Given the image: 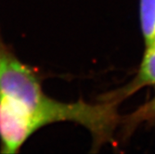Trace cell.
Masks as SVG:
<instances>
[{"instance_id":"1","label":"cell","mask_w":155,"mask_h":154,"mask_svg":"<svg viewBox=\"0 0 155 154\" xmlns=\"http://www.w3.org/2000/svg\"><path fill=\"white\" fill-rule=\"evenodd\" d=\"M114 101L65 103L48 97L32 70L0 46V139L2 153H16L31 135L57 122L87 128L97 145L111 138L119 123Z\"/></svg>"},{"instance_id":"2","label":"cell","mask_w":155,"mask_h":154,"mask_svg":"<svg viewBox=\"0 0 155 154\" xmlns=\"http://www.w3.org/2000/svg\"><path fill=\"white\" fill-rule=\"evenodd\" d=\"M151 85L155 86V41L152 46L147 48L138 74L127 90L133 92L137 88Z\"/></svg>"},{"instance_id":"3","label":"cell","mask_w":155,"mask_h":154,"mask_svg":"<svg viewBox=\"0 0 155 154\" xmlns=\"http://www.w3.org/2000/svg\"><path fill=\"white\" fill-rule=\"evenodd\" d=\"M140 23L146 48L155 41V0H140Z\"/></svg>"},{"instance_id":"4","label":"cell","mask_w":155,"mask_h":154,"mask_svg":"<svg viewBox=\"0 0 155 154\" xmlns=\"http://www.w3.org/2000/svg\"><path fill=\"white\" fill-rule=\"evenodd\" d=\"M151 122H155V96L149 102L145 103L144 105H142V107H140L138 110L134 111L128 117L124 119V123L126 128L128 126L134 128L136 125L141 123Z\"/></svg>"},{"instance_id":"5","label":"cell","mask_w":155,"mask_h":154,"mask_svg":"<svg viewBox=\"0 0 155 154\" xmlns=\"http://www.w3.org/2000/svg\"><path fill=\"white\" fill-rule=\"evenodd\" d=\"M1 44H2V43H1V40H0V45H1Z\"/></svg>"}]
</instances>
